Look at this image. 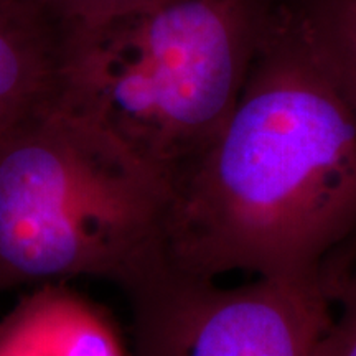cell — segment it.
Returning <instances> with one entry per match:
<instances>
[{
    "label": "cell",
    "mask_w": 356,
    "mask_h": 356,
    "mask_svg": "<svg viewBox=\"0 0 356 356\" xmlns=\"http://www.w3.org/2000/svg\"><path fill=\"white\" fill-rule=\"evenodd\" d=\"M159 243L207 279L318 274L356 248V102L293 0L220 132L167 185Z\"/></svg>",
    "instance_id": "1"
},
{
    "label": "cell",
    "mask_w": 356,
    "mask_h": 356,
    "mask_svg": "<svg viewBox=\"0 0 356 356\" xmlns=\"http://www.w3.org/2000/svg\"><path fill=\"white\" fill-rule=\"evenodd\" d=\"M282 0H145L73 30L63 101L163 190L233 111Z\"/></svg>",
    "instance_id": "2"
},
{
    "label": "cell",
    "mask_w": 356,
    "mask_h": 356,
    "mask_svg": "<svg viewBox=\"0 0 356 356\" xmlns=\"http://www.w3.org/2000/svg\"><path fill=\"white\" fill-rule=\"evenodd\" d=\"M165 190L61 97L0 137V297L97 277L126 286L160 257Z\"/></svg>",
    "instance_id": "3"
},
{
    "label": "cell",
    "mask_w": 356,
    "mask_h": 356,
    "mask_svg": "<svg viewBox=\"0 0 356 356\" xmlns=\"http://www.w3.org/2000/svg\"><path fill=\"white\" fill-rule=\"evenodd\" d=\"M121 289L131 309V356H328L330 350L328 270L222 287L160 257Z\"/></svg>",
    "instance_id": "4"
},
{
    "label": "cell",
    "mask_w": 356,
    "mask_h": 356,
    "mask_svg": "<svg viewBox=\"0 0 356 356\" xmlns=\"http://www.w3.org/2000/svg\"><path fill=\"white\" fill-rule=\"evenodd\" d=\"M73 30L38 0H0V137L63 97Z\"/></svg>",
    "instance_id": "5"
},
{
    "label": "cell",
    "mask_w": 356,
    "mask_h": 356,
    "mask_svg": "<svg viewBox=\"0 0 356 356\" xmlns=\"http://www.w3.org/2000/svg\"><path fill=\"white\" fill-rule=\"evenodd\" d=\"M0 356H124L118 337L91 305L42 286L0 323Z\"/></svg>",
    "instance_id": "6"
},
{
    "label": "cell",
    "mask_w": 356,
    "mask_h": 356,
    "mask_svg": "<svg viewBox=\"0 0 356 356\" xmlns=\"http://www.w3.org/2000/svg\"><path fill=\"white\" fill-rule=\"evenodd\" d=\"M356 102V0H293Z\"/></svg>",
    "instance_id": "7"
},
{
    "label": "cell",
    "mask_w": 356,
    "mask_h": 356,
    "mask_svg": "<svg viewBox=\"0 0 356 356\" xmlns=\"http://www.w3.org/2000/svg\"><path fill=\"white\" fill-rule=\"evenodd\" d=\"M335 318L328 356H356V249L330 270Z\"/></svg>",
    "instance_id": "8"
},
{
    "label": "cell",
    "mask_w": 356,
    "mask_h": 356,
    "mask_svg": "<svg viewBox=\"0 0 356 356\" xmlns=\"http://www.w3.org/2000/svg\"><path fill=\"white\" fill-rule=\"evenodd\" d=\"M74 29L92 25L145 0H38Z\"/></svg>",
    "instance_id": "9"
}]
</instances>
